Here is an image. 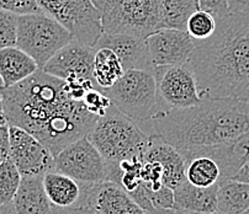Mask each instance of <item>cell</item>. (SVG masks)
I'll return each mask as SVG.
<instances>
[{
    "label": "cell",
    "mask_w": 249,
    "mask_h": 214,
    "mask_svg": "<svg viewBox=\"0 0 249 214\" xmlns=\"http://www.w3.org/2000/svg\"><path fill=\"white\" fill-rule=\"evenodd\" d=\"M0 9L19 16L43 13L37 0H0Z\"/></svg>",
    "instance_id": "f1b7e54d"
},
{
    "label": "cell",
    "mask_w": 249,
    "mask_h": 214,
    "mask_svg": "<svg viewBox=\"0 0 249 214\" xmlns=\"http://www.w3.org/2000/svg\"><path fill=\"white\" fill-rule=\"evenodd\" d=\"M19 15L0 9V49L16 46Z\"/></svg>",
    "instance_id": "83f0119b"
},
{
    "label": "cell",
    "mask_w": 249,
    "mask_h": 214,
    "mask_svg": "<svg viewBox=\"0 0 249 214\" xmlns=\"http://www.w3.org/2000/svg\"><path fill=\"white\" fill-rule=\"evenodd\" d=\"M13 207L18 214H50L53 206L46 195L43 176H22Z\"/></svg>",
    "instance_id": "d6986e66"
},
{
    "label": "cell",
    "mask_w": 249,
    "mask_h": 214,
    "mask_svg": "<svg viewBox=\"0 0 249 214\" xmlns=\"http://www.w3.org/2000/svg\"><path fill=\"white\" fill-rule=\"evenodd\" d=\"M83 183L79 208L91 214H146L124 188L116 182L101 181Z\"/></svg>",
    "instance_id": "4fadbf2b"
},
{
    "label": "cell",
    "mask_w": 249,
    "mask_h": 214,
    "mask_svg": "<svg viewBox=\"0 0 249 214\" xmlns=\"http://www.w3.org/2000/svg\"><path fill=\"white\" fill-rule=\"evenodd\" d=\"M186 159L185 179L197 187H210L221 181V169L215 159L199 151H183Z\"/></svg>",
    "instance_id": "7402d4cb"
},
{
    "label": "cell",
    "mask_w": 249,
    "mask_h": 214,
    "mask_svg": "<svg viewBox=\"0 0 249 214\" xmlns=\"http://www.w3.org/2000/svg\"><path fill=\"white\" fill-rule=\"evenodd\" d=\"M199 10L195 0H159V29L186 31L191 14Z\"/></svg>",
    "instance_id": "d4e9b609"
},
{
    "label": "cell",
    "mask_w": 249,
    "mask_h": 214,
    "mask_svg": "<svg viewBox=\"0 0 249 214\" xmlns=\"http://www.w3.org/2000/svg\"><path fill=\"white\" fill-rule=\"evenodd\" d=\"M200 10H204L213 15L216 19H220L228 14L227 0H197Z\"/></svg>",
    "instance_id": "4dcf8cb0"
},
{
    "label": "cell",
    "mask_w": 249,
    "mask_h": 214,
    "mask_svg": "<svg viewBox=\"0 0 249 214\" xmlns=\"http://www.w3.org/2000/svg\"><path fill=\"white\" fill-rule=\"evenodd\" d=\"M248 15H249V14H248Z\"/></svg>",
    "instance_id": "60d3db41"
},
{
    "label": "cell",
    "mask_w": 249,
    "mask_h": 214,
    "mask_svg": "<svg viewBox=\"0 0 249 214\" xmlns=\"http://www.w3.org/2000/svg\"><path fill=\"white\" fill-rule=\"evenodd\" d=\"M218 183L210 187H197L184 180L174 188V208L193 213H217Z\"/></svg>",
    "instance_id": "e0dca14e"
},
{
    "label": "cell",
    "mask_w": 249,
    "mask_h": 214,
    "mask_svg": "<svg viewBox=\"0 0 249 214\" xmlns=\"http://www.w3.org/2000/svg\"><path fill=\"white\" fill-rule=\"evenodd\" d=\"M37 63L18 46L0 49V78L3 87L13 86L38 70Z\"/></svg>",
    "instance_id": "44dd1931"
},
{
    "label": "cell",
    "mask_w": 249,
    "mask_h": 214,
    "mask_svg": "<svg viewBox=\"0 0 249 214\" xmlns=\"http://www.w3.org/2000/svg\"><path fill=\"white\" fill-rule=\"evenodd\" d=\"M195 1H196V3H197V0H195Z\"/></svg>",
    "instance_id": "ab89813d"
},
{
    "label": "cell",
    "mask_w": 249,
    "mask_h": 214,
    "mask_svg": "<svg viewBox=\"0 0 249 214\" xmlns=\"http://www.w3.org/2000/svg\"><path fill=\"white\" fill-rule=\"evenodd\" d=\"M216 17L204 10H196L189 17L186 24V32L197 42L207 40L216 30Z\"/></svg>",
    "instance_id": "4316f807"
},
{
    "label": "cell",
    "mask_w": 249,
    "mask_h": 214,
    "mask_svg": "<svg viewBox=\"0 0 249 214\" xmlns=\"http://www.w3.org/2000/svg\"><path fill=\"white\" fill-rule=\"evenodd\" d=\"M153 71L158 93L156 115L169 110L186 109L202 102L196 77L189 63L156 66Z\"/></svg>",
    "instance_id": "9c48e42d"
},
{
    "label": "cell",
    "mask_w": 249,
    "mask_h": 214,
    "mask_svg": "<svg viewBox=\"0 0 249 214\" xmlns=\"http://www.w3.org/2000/svg\"><path fill=\"white\" fill-rule=\"evenodd\" d=\"M0 214H18L14 209L13 203L5 204V206H0Z\"/></svg>",
    "instance_id": "8d00e7d4"
},
{
    "label": "cell",
    "mask_w": 249,
    "mask_h": 214,
    "mask_svg": "<svg viewBox=\"0 0 249 214\" xmlns=\"http://www.w3.org/2000/svg\"><path fill=\"white\" fill-rule=\"evenodd\" d=\"M141 159L153 160L162 165L163 183L173 190L185 180V155L159 135L149 134L148 143Z\"/></svg>",
    "instance_id": "9a60e30c"
},
{
    "label": "cell",
    "mask_w": 249,
    "mask_h": 214,
    "mask_svg": "<svg viewBox=\"0 0 249 214\" xmlns=\"http://www.w3.org/2000/svg\"><path fill=\"white\" fill-rule=\"evenodd\" d=\"M94 54L95 48L73 40L58 50L45 64L42 70L64 82L83 80L95 82L93 77Z\"/></svg>",
    "instance_id": "5bb4252c"
},
{
    "label": "cell",
    "mask_w": 249,
    "mask_h": 214,
    "mask_svg": "<svg viewBox=\"0 0 249 214\" xmlns=\"http://www.w3.org/2000/svg\"><path fill=\"white\" fill-rule=\"evenodd\" d=\"M249 209V183L236 180L218 182L217 213L244 214Z\"/></svg>",
    "instance_id": "603a6c76"
},
{
    "label": "cell",
    "mask_w": 249,
    "mask_h": 214,
    "mask_svg": "<svg viewBox=\"0 0 249 214\" xmlns=\"http://www.w3.org/2000/svg\"><path fill=\"white\" fill-rule=\"evenodd\" d=\"M54 162L57 171L68 175L79 182L106 181V160L88 135L64 147L54 156Z\"/></svg>",
    "instance_id": "30bf717a"
},
{
    "label": "cell",
    "mask_w": 249,
    "mask_h": 214,
    "mask_svg": "<svg viewBox=\"0 0 249 214\" xmlns=\"http://www.w3.org/2000/svg\"><path fill=\"white\" fill-rule=\"evenodd\" d=\"M103 93L120 112L137 122L141 127L156 116L158 93L154 71L151 69H128Z\"/></svg>",
    "instance_id": "5b68a950"
},
{
    "label": "cell",
    "mask_w": 249,
    "mask_h": 214,
    "mask_svg": "<svg viewBox=\"0 0 249 214\" xmlns=\"http://www.w3.org/2000/svg\"><path fill=\"white\" fill-rule=\"evenodd\" d=\"M216 21L213 34L197 43L188 62L200 96L249 102V15L228 13Z\"/></svg>",
    "instance_id": "7a4b0ae2"
},
{
    "label": "cell",
    "mask_w": 249,
    "mask_h": 214,
    "mask_svg": "<svg viewBox=\"0 0 249 214\" xmlns=\"http://www.w3.org/2000/svg\"><path fill=\"white\" fill-rule=\"evenodd\" d=\"M73 40V34L47 14L19 16L16 46L26 52L40 69Z\"/></svg>",
    "instance_id": "52a82bcc"
},
{
    "label": "cell",
    "mask_w": 249,
    "mask_h": 214,
    "mask_svg": "<svg viewBox=\"0 0 249 214\" xmlns=\"http://www.w3.org/2000/svg\"><path fill=\"white\" fill-rule=\"evenodd\" d=\"M232 180L249 183V160L247 163H244V164L239 167L238 171H237L236 174H234V176L232 177Z\"/></svg>",
    "instance_id": "836d02e7"
},
{
    "label": "cell",
    "mask_w": 249,
    "mask_h": 214,
    "mask_svg": "<svg viewBox=\"0 0 249 214\" xmlns=\"http://www.w3.org/2000/svg\"><path fill=\"white\" fill-rule=\"evenodd\" d=\"M244 214H249V209H248V211H247V212H246V213H244Z\"/></svg>",
    "instance_id": "f35d334b"
},
{
    "label": "cell",
    "mask_w": 249,
    "mask_h": 214,
    "mask_svg": "<svg viewBox=\"0 0 249 214\" xmlns=\"http://www.w3.org/2000/svg\"><path fill=\"white\" fill-rule=\"evenodd\" d=\"M228 13L249 14V0H227Z\"/></svg>",
    "instance_id": "d6a6232c"
},
{
    "label": "cell",
    "mask_w": 249,
    "mask_h": 214,
    "mask_svg": "<svg viewBox=\"0 0 249 214\" xmlns=\"http://www.w3.org/2000/svg\"><path fill=\"white\" fill-rule=\"evenodd\" d=\"M148 192L152 211H163V209L174 208V190L173 188L163 185L157 191H151L148 188Z\"/></svg>",
    "instance_id": "f546056e"
},
{
    "label": "cell",
    "mask_w": 249,
    "mask_h": 214,
    "mask_svg": "<svg viewBox=\"0 0 249 214\" xmlns=\"http://www.w3.org/2000/svg\"><path fill=\"white\" fill-rule=\"evenodd\" d=\"M21 179V174L10 158L0 164V206L13 203Z\"/></svg>",
    "instance_id": "484cf974"
},
{
    "label": "cell",
    "mask_w": 249,
    "mask_h": 214,
    "mask_svg": "<svg viewBox=\"0 0 249 214\" xmlns=\"http://www.w3.org/2000/svg\"><path fill=\"white\" fill-rule=\"evenodd\" d=\"M94 87H99L94 82H64L38 69L18 84L1 87L0 93L9 126L31 133L56 156L89 134L100 118L85 102Z\"/></svg>",
    "instance_id": "6da1fadb"
},
{
    "label": "cell",
    "mask_w": 249,
    "mask_h": 214,
    "mask_svg": "<svg viewBox=\"0 0 249 214\" xmlns=\"http://www.w3.org/2000/svg\"><path fill=\"white\" fill-rule=\"evenodd\" d=\"M50 214H91L90 212L85 211L80 208H58V207H53Z\"/></svg>",
    "instance_id": "e575fe53"
},
{
    "label": "cell",
    "mask_w": 249,
    "mask_h": 214,
    "mask_svg": "<svg viewBox=\"0 0 249 214\" xmlns=\"http://www.w3.org/2000/svg\"><path fill=\"white\" fill-rule=\"evenodd\" d=\"M88 138L106 162L120 163L141 158L148 143L149 134L142 130L137 122L120 112L112 105L96 121Z\"/></svg>",
    "instance_id": "277c9868"
},
{
    "label": "cell",
    "mask_w": 249,
    "mask_h": 214,
    "mask_svg": "<svg viewBox=\"0 0 249 214\" xmlns=\"http://www.w3.org/2000/svg\"><path fill=\"white\" fill-rule=\"evenodd\" d=\"M196 151L215 159L220 165L221 181L230 180L239 167L249 160V130L230 144Z\"/></svg>",
    "instance_id": "ffe728a7"
},
{
    "label": "cell",
    "mask_w": 249,
    "mask_h": 214,
    "mask_svg": "<svg viewBox=\"0 0 249 214\" xmlns=\"http://www.w3.org/2000/svg\"><path fill=\"white\" fill-rule=\"evenodd\" d=\"M3 80H1V78H0V90H1V87H3Z\"/></svg>",
    "instance_id": "74e56055"
},
{
    "label": "cell",
    "mask_w": 249,
    "mask_h": 214,
    "mask_svg": "<svg viewBox=\"0 0 249 214\" xmlns=\"http://www.w3.org/2000/svg\"><path fill=\"white\" fill-rule=\"evenodd\" d=\"M107 47L114 50L121 61L124 71L128 69H151L144 38L127 33H105L94 46V48Z\"/></svg>",
    "instance_id": "2e32d148"
},
{
    "label": "cell",
    "mask_w": 249,
    "mask_h": 214,
    "mask_svg": "<svg viewBox=\"0 0 249 214\" xmlns=\"http://www.w3.org/2000/svg\"><path fill=\"white\" fill-rule=\"evenodd\" d=\"M181 151H196L234 142L249 130V102L209 99L186 109L158 114L142 126Z\"/></svg>",
    "instance_id": "3957f363"
},
{
    "label": "cell",
    "mask_w": 249,
    "mask_h": 214,
    "mask_svg": "<svg viewBox=\"0 0 249 214\" xmlns=\"http://www.w3.org/2000/svg\"><path fill=\"white\" fill-rule=\"evenodd\" d=\"M124 69L116 53L107 47L95 48L93 77L99 89H109L124 75Z\"/></svg>",
    "instance_id": "cb8c5ba5"
},
{
    "label": "cell",
    "mask_w": 249,
    "mask_h": 214,
    "mask_svg": "<svg viewBox=\"0 0 249 214\" xmlns=\"http://www.w3.org/2000/svg\"><path fill=\"white\" fill-rule=\"evenodd\" d=\"M10 153L21 176H43L46 172L56 170L53 154L31 133L16 126H9Z\"/></svg>",
    "instance_id": "8fae6325"
},
{
    "label": "cell",
    "mask_w": 249,
    "mask_h": 214,
    "mask_svg": "<svg viewBox=\"0 0 249 214\" xmlns=\"http://www.w3.org/2000/svg\"><path fill=\"white\" fill-rule=\"evenodd\" d=\"M10 139H9V124L0 126V164L9 158Z\"/></svg>",
    "instance_id": "1f68e13d"
},
{
    "label": "cell",
    "mask_w": 249,
    "mask_h": 214,
    "mask_svg": "<svg viewBox=\"0 0 249 214\" xmlns=\"http://www.w3.org/2000/svg\"><path fill=\"white\" fill-rule=\"evenodd\" d=\"M46 195L53 207L79 208L83 197V183L57 170L43 175Z\"/></svg>",
    "instance_id": "ac0fdd59"
},
{
    "label": "cell",
    "mask_w": 249,
    "mask_h": 214,
    "mask_svg": "<svg viewBox=\"0 0 249 214\" xmlns=\"http://www.w3.org/2000/svg\"><path fill=\"white\" fill-rule=\"evenodd\" d=\"M45 14L63 25L74 40L94 47L104 33L101 17L91 0H37Z\"/></svg>",
    "instance_id": "ba28073f"
},
{
    "label": "cell",
    "mask_w": 249,
    "mask_h": 214,
    "mask_svg": "<svg viewBox=\"0 0 249 214\" xmlns=\"http://www.w3.org/2000/svg\"><path fill=\"white\" fill-rule=\"evenodd\" d=\"M3 124H8L5 117V111H4V105H3V99H1V93H0V126Z\"/></svg>",
    "instance_id": "d590c367"
},
{
    "label": "cell",
    "mask_w": 249,
    "mask_h": 214,
    "mask_svg": "<svg viewBox=\"0 0 249 214\" xmlns=\"http://www.w3.org/2000/svg\"><path fill=\"white\" fill-rule=\"evenodd\" d=\"M105 33H127L141 38L158 30L159 0H91Z\"/></svg>",
    "instance_id": "8992f818"
},
{
    "label": "cell",
    "mask_w": 249,
    "mask_h": 214,
    "mask_svg": "<svg viewBox=\"0 0 249 214\" xmlns=\"http://www.w3.org/2000/svg\"><path fill=\"white\" fill-rule=\"evenodd\" d=\"M149 63L153 69L163 66H180L188 63L196 48L197 41L186 31L159 29L144 38Z\"/></svg>",
    "instance_id": "7c38bea8"
}]
</instances>
